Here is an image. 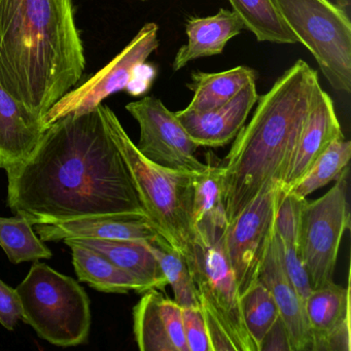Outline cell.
Instances as JSON below:
<instances>
[{"mask_svg": "<svg viewBox=\"0 0 351 351\" xmlns=\"http://www.w3.org/2000/svg\"><path fill=\"white\" fill-rule=\"evenodd\" d=\"M256 82H250L231 101L207 112H176L193 141L203 147H221L237 136L258 101Z\"/></svg>", "mask_w": 351, "mask_h": 351, "instance_id": "cell-14", "label": "cell"}, {"mask_svg": "<svg viewBox=\"0 0 351 351\" xmlns=\"http://www.w3.org/2000/svg\"><path fill=\"white\" fill-rule=\"evenodd\" d=\"M0 246L13 264L47 260L53 256L50 248L34 232V226L18 215L0 217Z\"/></svg>", "mask_w": 351, "mask_h": 351, "instance_id": "cell-28", "label": "cell"}, {"mask_svg": "<svg viewBox=\"0 0 351 351\" xmlns=\"http://www.w3.org/2000/svg\"><path fill=\"white\" fill-rule=\"evenodd\" d=\"M305 199L281 191L275 215V234L285 271L300 297L305 302L311 293L309 279L301 258L299 245L300 213Z\"/></svg>", "mask_w": 351, "mask_h": 351, "instance_id": "cell-22", "label": "cell"}, {"mask_svg": "<svg viewBox=\"0 0 351 351\" xmlns=\"http://www.w3.org/2000/svg\"><path fill=\"white\" fill-rule=\"evenodd\" d=\"M258 280L271 291L289 330L293 351H312V336L303 301L287 275L276 234L273 231Z\"/></svg>", "mask_w": 351, "mask_h": 351, "instance_id": "cell-15", "label": "cell"}, {"mask_svg": "<svg viewBox=\"0 0 351 351\" xmlns=\"http://www.w3.org/2000/svg\"><path fill=\"white\" fill-rule=\"evenodd\" d=\"M282 189L279 182L269 186L226 229L223 247L240 295L258 280L274 231L275 215Z\"/></svg>", "mask_w": 351, "mask_h": 351, "instance_id": "cell-10", "label": "cell"}, {"mask_svg": "<svg viewBox=\"0 0 351 351\" xmlns=\"http://www.w3.org/2000/svg\"><path fill=\"white\" fill-rule=\"evenodd\" d=\"M319 87L316 71L299 59L258 96L252 120L234 139L223 165L228 225L269 186H283Z\"/></svg>", "mask_w": 351, "mask_h": 351, "instance_id": "cell-3", "label": "cell"}, {"mask_svg": "<svg viewBox=\"0 0 351 351\" xmlns=\"http://www.w3.org/2000/svg\"><path fill=\"white\" fill-rule=\"evenodd\" d=\"M198 291L211 351H258L242 313L241 295L223 247L198 244L189 263Z\"/></svg>", "mask_w": 351, "mask_h": 351, "instance_id": "cell-6", "label": "cell"}, {"mask_svg": "<svg viewBox=\"0 0 351 351\" xmlns=\"http://www.w3.org/2000/svg\"><path fill=\"white\" fill-rule=\"evenodd\" d=\"M45 131L42 120L0 83V168L7 170L27 159Z\"/></svg>", "mask_w": 351, "mask_h": 351, "instance_id": "cell-18", "label": "cell"}, {"mask_svg": "<svg viewBox=\"0 0 351 351\" xmlns=\"http://www.w3.org/2000/svg\"><path fill=\"white\" fill-rule=\"evenodd\" d=\"M34 227L44 242L59 241L67 238L149 241L158 234L147 217L130 215L85 217L64 223L34 225Z\"/></svg>", "mask_w": 351, "mask_h": 351, "instance_id": "cell-17", "label": "cell"}, {"mask_svg": "<svg viewBox=\"0 0 351 351\" xmlns=\"http://www.w3.org/2000/svg\"><path fill=\"white\" fill-rule=\"evenodd\" d=\"M225 166L208 161L195 174L192 200L193 227L203 245H215L228 227L226 213Z\"/></svg>", "mask_w": 351, "mask_h": 351, "instance_id": "cell-19", "label": "cell"}, {"mask_svg": "<svg viewBox=\"0 0 351 351\" xmlns=\"http://www.w3.org/2000/svg\"><path fill=\"white\" fill-rule=\"evenodd\" d=\"M242 313L248 332L260 345L269 328L279 317V310L271 291L258 280L241 295Z\"/></svg>", "mask_w": 351, "mask_h": 351, "instance_id": "cell-29", "label": "cell"}, {"mask_svg": "<svg viewBox=\"0 0 351 351\" xmlns=\"http://www.w3.org/2000/svg\"><path fill=\"white\" fill-rule=\"evenodd\" d=\"M232 11L241 20L244 28L260 43L299 44L287 27L273 0H228Z\"/></svg>", "mask_w": 351, "mask_h": 351, "instance_id": "cell-25", "label": "cell"}, {"mask_svg": "<svg viewBox=\"0 0 351 351\" xmlns=\"http://www.w3.org/2000/svg\"><path fill=\"white\" fill-rule=\"evenodd\" d=\"M86 67L73 0H0V83L42 120Z\"/></svg>", "mask_w": 351, "mask_h": 351, "instance_id": "cell-2", "label": "cell"}, {"mask_svg": "<svg viewBox=\"0 0 351 351\" xmlns=\"http://www.w3.org/2000/svg\"><path fill=\"white\" fill-rule=\"evenodd\" d=\"M147 244L157 258L168 285L173 289L174 301L182 308L199 307L198 291L186 256L159 233Z\"/></svg>", "mask_w": 351, "mask_h": 351, "instance_id": "cell-26", "label": "cell"}, {"mask_svg": "<svg viewBox=\"0 0 351 351\" xmlns=\"http://www.w3.org/2000/svg\"><path fill=\"white\" fill-rule=\"evenodd\" d=\"M258 73L247 66H237L221 73L193 71L186 87L193 92L189 112H207L231 101L250 82H256Z\"/></svg>", "mask_w": 351, "mask_h": 351, "instance_id": "cell-23", "label": "cell"}, {"mask_svg": "<svg viewBox=\"0 0 351 351\" xmlns=\"http://www.w3.org/2000/svg\"><path fill=\"white\" fill-rule=\"evenodd\" d=\"M258 351H293L289 330L280 315L261 341Z\"/></svg>", "mask_w": 351, "mask_h": 351, "instance_id": "cell-32", "label": "cell"}, {"mask_svg": "<svg viewBox=\"0 0 351 351\" xmlns=\"http://www.w3.org/2000/svg\"><path fill=\"white\" fill-rule=\"evenodd\" d=\"M16 291L22 320L40 338L60 347L87 342L92 324L90 299L75 279L36 261Z\"/></svg>", "mask_w": 351, "mask_h": 351, "instance_id": "cell-5", "label": "cell"}, {"mask_svg": "<svg viewBox=\"0 0 351 351\" xmlns=\"http://www.w3.org/2000/svg\"><path fill=\"white\" fill-rule=\"evenodd\" d=\"M298 43L315 59L332 89L351 92V22L332 0H273Z\"/></svg>", "mask_w": 351, "mask_h": 351, "instance_id": "cell-7", "label": "cell"}, {"mask_svg": "<svg viewBox=\"0 0 351 351\" xmlns=\"http://www.w3.org/2000/svg\"><path fill=\"white\" fill-rule=\"evenodd\" d=\"M159 26L147 23L133 40L101 71L75 89L60 98L43 116L44 128L69 114H82L95 110L112 94L124 91L134 79L138 69L159 48Z\"/></svg>", "mask_w": 351, "mask_h": 351, "instance_id": "cell-9", "label": "cell"}, {"mask_svg": "<svg viewBox=\"0 0 351 351\" xmlns=\"http://www.w3.org/2000/svg\"><path fill=\"white\" fill-rule=\"evenodd\" d=\"M21 319V300L17 291L0 279V324L13 330Z\"/></svg>", "mask_w": 351, "mask_h": 351, "instance_id": "cell-31", "label": "cell"}, {"mask_svg": "<svg viewBox=\"0 0 351 351\" xmlns=\"http://www.w3.org/2000/svg\"><path fill=\"white\" fill-rule=\"evenodd\" d=\"M341 136L344 134L337 118L334 102L319 87L298 139L283 180V190L293 188L328 145Z\"/></svg>", "mask_w": 351, "mask_h": 351, "instance_id": "cell-16", "label": "cell"}, {"mask_svg": "<svg viewBox=\"0 0 351 351\" xmlns=\"http://www.w3.org/2000/svg\"><path fill=\"white\" fill-rule=\"evenodd\" d=\"M126 110L137 121L141 138L138 151L149 161L169 169L199 173L206 167L196 157L198 145L161 100L147 96L127 104Z\"/></svg>", "mask_w": 351, "mask_h": 351, "instance_id": "cell-11", "label": "cell"}, {"mask_svg": "<svg viewBox=\"0 0 351 351\" xmlns=\"http://www.w3.org/2000/svg\"><path fill=\"white\" fill-rule=\"evenodd\" d=\"M182 328L189 351H211L206 324L200 306L182 308Z\"/></svg>", "mask_w": 351, "mask_h": 351, "instance_id": "cell-30", "label": "cell"}, {"mask_svg": "<svg viewBox=\"0 0 351 351\" xmlns=\"http://www.w3.org/2000/svg\"><path fill=\"white\" fill-rule=\"evenodd\" d=\"M133 309L135 340L141 351H189L182 308L158 289L143 293Z\"/></svg>", "mask_w": 351, "mask_h": 351, "instance_id": "cell-13", "label": "cell"}, {"mask_svg": "<svg viewBox=\"0 0 351 351\" xmlns=\"http://www.w3.org/2000/svg\"><path fill=\"white\" fill-rule=\"evenodd\" d=\"M351 158V143L345 136L335 139L328 149L314 161L301 180L289 191L299 198L324 188L347 173V166Z\"/></svg>", "mask_w": 351, "mask_h": 351, "instance_id": "cell-27", "label": "cell"}, {"mask_svg": "<svg viewBox=\"0 0 351 351\" xmlns=\"http://www.w3.org/2000/svg\"><path fill=\"white\" fill-rule=\"evenodd\" d=\"M85 246L106 256L119 268L138 279L149 289L165 291L168 285L157 258L147 246V241L136 240L94 239L67 238L63 241Z\"/></svg>", "mask_w": 351, "mask_h": 351, "instance_id": "cell-21", "label": "cell"}, {"mask_svg": "<svg viewBox=\"0 0 351 351\" xmlns=\"http://www.w3.org/2000/svg\"><path fill=\"white\" fill-rule=\"evenodd\" d=\"M312 351H350V285L334 281L312 289L305 301Z\"/></svg>", "mask_w": 351, "mask_h": 351, "instance_id": "cell-12", "label": "cell"}, {"mask_svg": "<svg viewBox=\"0 0 351 351\" xmlns=\"http://www.w3.org/2000/svg\"><path fill=\"white\" fill-rule=\"evenodd\" d=\"M346 174L324 196L302 204L300 252L312 289L332 282L341 239L350 228Z\"/></svg>", "mask_w": 351, "mask_h": 351, "instance_id": "cell-8", "label": "cell"}, {"mask_svg": "<svg viewBox=\"0 0 351 351\" xmlns=\"http://www.w3.org/2000/svg\"><path fill=\"white\" fill-rule=\"evenodd\" d=\"M243 29L241 20L230 10L219 9L209 17L189 18L186 22L188 42L178 49L172 69L178 71L191 61L221 55L228 43Z\"/></svg>", "mask_w": 351, "mask_h": 351, "instance_id": "cell-20", "label": "cell"}, {"mask_svg": "<svg viewBox=\"0 0 351 351\" xmlns=\"http://www.w3.org/2000/svg\"><path fill=\"white\" fill-rule=\"evenodd\" d=\"M64 242L71 247L73 267L81 282L88 283L104 293H127L134 291L143 293L147 291L141 281L95 250L66 240Z\"/></svg>", "mask_w": 351, "mask_h": 351, "instance_id": "cell-24", "label": "cell"}, {"mask_svg": "<svg viewBox=\"0 0 351 351\" xmlns=\"http://www.w3.org/2000/svg\"><path fill=\"white\" fill-rule=\"evenodd\" d=\"M5 171L8 206L32 226L102 215L147 217L98 106L53 123L29 157Z\"/></svg>", "mask_w": 351, "mask_h": 351, "instance_id": "cell-1", "label": "cell"}, {"mask_svg": "<svg viewBox=\"0 0 351 351\" xmlns=\"http://www.w3.org/2000/svg\"><path fill=\"white\" fill-rule=\"evenodd\" d=\"M108 134L130 172L141 206L149 223L190 263L202 244L193 227L195 174L158 165L145 157L108 106H98Z\"/></svg>", "mask_w": 351, "mask_h": 351, "instance_id": "cell-4", "label": "cell"}, {"mask_svg": "<svg viewBox=\"0 0 351 351\" xmlns=\"http://www.w3.org/2000/svg\"><path fill=\"white\" fill-rule=\"evenodd\" d=\"M141 1H147V0H141Z\"/></svg>", "mask_w": 351, "mask_h": 351, "instance_id": "cell-33", "label": "cell"}]
</instances>
